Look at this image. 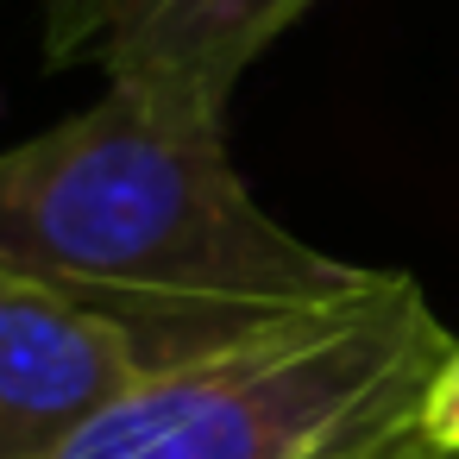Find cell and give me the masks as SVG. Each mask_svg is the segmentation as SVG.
Here are the masks:
<instances>
[{
    "instance_id": "cell-1",
    "label": "cell",
    "mask_w": 459,
    "mask_h": 459,
    "mask_svg": "<svg viewBox=\"0 0 459 459\" xmlns=\"http://www.w3.org/2000/svg\"><path fill=\"white\" fill-rule=\"evenodd\" d=\"M0 271L108 315L145 371L208 359L384 283L296 239L227 158V126L170 120L120 89L0 145Z\"/></svg>"
},
{
    "instance_id": "cell-2",
    "label": "cell",
    "mask_w": 459,
    "mask_h": 459,
    "mask_svg": "<svg viewBox=\"0 0 459 459\" xmlns=\"http://www.w3.org/2000/svg\"><path fill=\"white\" fill-rule=\"evenodd\" d=\"M453 352L421 283L384 271L352 302L145 371L57 459H421Z\"/></svg>"
},
{
    "instance_id": "cell-3",
    "label": "cell",
    "mask_w": 459,
    "mask_h": 459,
    "mask_svg": "<svg viewBox=\"0 0 459 459\" xmlns=\"http://www.w3.org/2000/svg\"><path fill=\"white\" fill-rule=\"evenodd\" d=\"M139 377L145 359L108 315L0 271V459H57Z\"/></svg>"
},
{
    "instance_id": "cell-4",
    "label": "cell",
    "mask_w": 459,
    "mask_h": 459,
    "mask_svg": "<svg viewBox=\"0 0 459 459\" xmlns=\"http://www.w3.org/2000/svg\"><path fill=\"white\" fill-rule=\"evenodd\" d=\"M315 0H152L95 57L108 89L195 126H227L246 70Z\"/></svg>"
},
{
    "instance_id": "cell-5",
    "label": "cell",
    "mask_w": 459,
    "mask_h": 459,
    "mask_svg": "<svg viewBox=\"0 0 459 459\" xmlns=\"http://www.w3.org/2000/svg\"><path fill=\"white\" fill-rule=\"evenodd\" d=\"M145 7L152 0H45V64H95L114 45V32Z\"/></svg>"
},
{
    "instance_id": "cell-6",
    "label": "cell",
    "mask_w": 459,
    "mask_h": 459,
    "mask_svg": "<svg viewBox=\"0 0 459 459\" xmlns=\"http://www.w3.org/2000/svg\"><path fill=\"white\" fill-rule=\"evenodd\" d=\"M421 459H446V453H421Z\"/></svg>"
}]
</instances>
